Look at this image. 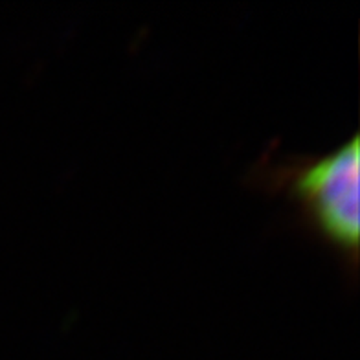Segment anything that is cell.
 <instances>
[{
	"label": "cell",
	"instance_id": "6da1fadb",
	"mask_svg": "<svg viewBox=\"0 0 360 360\" xmlns=\"http://www.w3.org/2000/svg\"><path fill=\"white\" fill-rule=\"evenodd\" d=\"M248 184L283 195L294 210V223L340 263L349 283L359 278L360 250V138L323 155L280 157L266 149L250 167Z\"/></svg>",
	"mask_w": 360,
	"mask_h": 360
}]
</instances>
